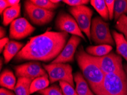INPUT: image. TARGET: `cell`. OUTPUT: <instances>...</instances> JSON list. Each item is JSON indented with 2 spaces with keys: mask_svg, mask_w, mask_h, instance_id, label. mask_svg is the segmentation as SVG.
<instances>
[{
  "mask_svg": "<svg viewBox=\"0 0 127 95\" xmlns=\"http://www.w3.org/2000/svg\"><path fill=\"white\" fill-rule=\"evenodd\" d=\"M68 37L69 34L66 32L47 30L43 34L31 38L14 57V61H53L62 51Z\"/></svg>",
  "mask_w": 127,
  "mask_h": 95,
  "instance_id": "obj_1",
  "label": "cell"
},
{
  "mask_svg": "<svg viewBox=\"0 0 127 95\" xmlns=\"http://www.w3.org/2000/svg\"><path fill=\"white\" fill-rule=\"evenodd\" d=\"M75 57L84 79L87 81L92 92L96 95L103 84L105 74L97 64L84 50L83 46L78 47Z\"/></svg>",
  "mask_w": 127,
  "mask_h": 95,
  "instance_id": "obj_2",
  "label": "cell"
},
{
  "mask_svg": "<svg viewBox=\"0 0 127 95\" xmlns=\"http://www.w3.org/2000/svg\"><path fill=\"white\" fill-rule=\"evenodd\" d=\"M96 95H127V75L124 69L119 73L105 75Z\"/></svg>",
  "mask_w": 127,
  "mask_h": 95,
  "instance_id": "obj_3",
  "label": "cell"
},
{
  "mask_svg": "<svg viewBox=\"0 0 127 95\" xmlns=\"http://www.w3.org/2000/svg\"><path fill=\"white\" fill-rule=\"evenodd\" d=\"M91 40L97 45L108 44L113 46L115 42L109 28V24L100 17L92 20L91 27Z\"/></svg>",
  "mask_w": 127,
  "mask_h": 95,
  "instance_id": "obj_4",
  "label": "cell"
},
{
  "mask_svg": "<svg viewBox=\"0 0 127 95\" xmlns=\"http://www.w3.org/2000/svg\"><path fill=\"white\" fill-rule=\"evenodd\" d=\"M43 67L49 75L51 84H53L58 81H64L74 87L72 68L69 64L50 63L49 64H43Z\"/></svg>",
  "mask_w": 127,
  "mask_h": 95,
  "instance_id": "obj_5",
  "label": "cell"
},
{
  "mask_svg": "<svg viewBox=\"0 0 127 95\" xmlns=\"http://www.w3.org/2000/svg\"><path fill=\"white\" fill-rule=\"evenodd\" d=\"M24 8L27 17L32 24L37 26H43L49 24L55 14V11L38 7L28 0L25 1Z\"/></svg>",
  "mask_w": 127,
  "mask_h": 95,
  "instance_id": "obj_6",
  "label": "cell"
},
{
  "mask_svg": "<svg viewBox=\"0 0 127 95\" xmlns=\"http://www.w3.org/2000/svg\"><path fill=\"white\" fill-rule=\"evenodd\" d=\"M68 10L70 14L76 20L80 30L86 35L87 37L91 42V18L93 15L92 10L86 5L70 6Z\"/></svg>",
  "mask_w": 127,
  "mask_h": 95,
  "instance_id": "obj_7",
  "label": "cell"
},
{
  "mask_svg": "<svg viewBox=\"0 0 127 95\" xmlns=\"http://www.w3.org/2000/svg\"><path fill=\"white\" fill-rule=\"evenodd\" d=\"M90 57L97 64L105 75L119 73L124 69L122 57L113 52L103 57H94L92 55Z\"/></svg>",
  "mask_w": 127,
  "mask_h": 95,
  "instance_id": "obj_8",
  "label": "cell"
},
{
  "mask_svg": "<svg viewBox=\"0 0 127 95\" xmlns=\"http://www.w3.org/2000/svg\"><path fill=\"white\" fill-rule=\"evenodd\" d=\"M55 28L59 32H66L76 35L86 40V38L79 27L75 18L72 15L64 11L59 13L55 20Z\"/></svg>",
  "mask_w": 127,
  "mask_h": 95,
  "instance_id": "obj_9",
  "label": "cell"
},
{
  "mask_svg": "<svg viewBox=\"0 0 127 95\" xmlns=\"http://www.w3.org/2000/svg\"><path fill=\"white\" fill-rule=\"evenodd\" d=\"M16 76L26 77L32 80L38 77L49 76L39 62H30L14 67Z\"/></svg>",
  "mask_w": 127,
  "mask_h": 95,
  "instance_id": "obj_10",
  "label": "cell"
},
{
  "mask_svg": "<svg viewBox=\"0 0 127 95\" xmlns=\"http://www.w3.org/2000/svg\"><path fill=\"white\" fill-rule=\"evenodd\" d=\"M35 30V28L26 19L17 18L10 24L9 37L12 39H22L30 35Z\"/></svg>",
  "mask_w": 127,
  "mask_h": 95,
  "instance_id": "obj_11",
  "label": "cell"
},
{
  "mask_svg": "<svg viewBox=\"0 0 127 95\" xmlns=\"http://www.w3.org/2000/svg\"><path fill=\"white\" fill-rule=\"evenodd\" d=\"M82 38L79 36H71L62 51L56 59L51 62V63H67L68 62H74L77 48Z\"/></svg>",
  "mask_w": 127,
  "mask_h": 95,
  "instance_id": "obj_12",
  "label": "cell"
},
{
  "mask_svg": "<svg viewBox=\"0 0 127 95\" xmlns=\"http://www.w3.org/2000/svg\"><path fill=\"white\" fill-rule=\"evenodd\" d=\"M24 44L15 40H10L9 42L3 49V55L5 63H8L13 58L17 55L23 47Z\"/></svg>",
  "mask_w": 127,
  "mask_h": 95,
  "instance_id": "obj_13",
  "label": "cell"
},
{
  "mask_svg": "<svg viewBox=\"0 0 127 95\" xmlns=\"http://www.w3.org/2000/svg\"><path fill=\"white\" fill-rule=\"evenodd\" d=\"M74 81L76 83V91L78 95H95L90 88L87 81L79 72L74 73Z\"/></svg>",
  "mask_w": 127,
  "mask_h": 95,
  "instance_id": "obj_14",
  "label": "cell"
},
{
  "mask_svg": "<svg viewBox=\"0 0 127 95\" xmlns=\"http://www.w3.org/2000/svg\"><path fill=\"white\" fill-rule=\"evenodd\" d=\"M112 35L116 46V52L127 62V40L123 34L112 30Z\"/></svg>",
  "mask_w": 127,
  "mask_h": 95,
  "instance_id": "obj_15",
  "label": "cell"
},
{
  "mask_svg": "<svg viewBox=\"0 0 127 95\" xmlns=\"http://www.w3.org/2000/svg\"><path fill=\"white\" fill-rule=\"evenodd\" d=\"M16 84V78L12 71L5 69L2 72L0 76V85L2 88L14 91Z\"/></svg>",
  "mask_w": 127,
  "mask_h": 95,
  "instance_id": "obj_16",
  "label": "cell"
},
{
  "mask_svg": "<svg viewBox=\"0 0 127 95\" xmlns=\"http://www.w3.org/2000/svg\"><path fill=\"white\" fill-rule=\"evenodd\" d=\"M20 14L21 3L15 6L7 7L3 13V25L6 26L11 24V22L20 16Z\"/></svg>",
  "mask_w": 127,
  "mask_h": 95,
  "instance_id": "obj_17",
  "label": "cell"
},
{
  "mask_svg": "<svg viewBox=\"0 0 127 95\" xmlns=\"http://www.w3.org/2000/svg\"><path fill=\"white\" fill-rule=\"evenodd\" d=\"M32 79L26 77H19L17 80L14 92L16 95H30V86Z\"/></svg>",
  "mask_w": 127,
  "mask_h": 95,
  "instance_id": "obj_18",
  "label": "cell"
},
{
  "mask_svg": "<svg viewBox=\"0 0 127 95\" xmlns=\"http://www.w3.org/2000/svg\"><path fill=\"white\" fill-rule=\"evenodd\" d=\"M112 46L108 44H100L88 46L86 51L88 54L94 57H103L108 54L112 50Z\"/></svg>",
  "mask_w": 127,
  "mask_h": 95,
  "instance_id": "obj_19",
  "label": "cell"
},
{
  "mask_svg": "<svg viewBox=\"0 0 127 95\" xmlns=\"http://www.w3.org/2000/svg\"><path fill=\"white\" fill-rule=\"evenodd\" d=\"M50 80H49V76H44L38 77L32 80L30 86V94H32L38 91L45 90L49 87Z\"/></svg>",
  "mask_w": 127,
  "mask_h": 95,
  "instance_id": "obj_20",
  "label": "cell"
},
{
  "mask_svg": "<svg viewBox=\"0 0 127 95\" xmlns=\"http://www.w3.org/2000/svg\"><path fill=\"white\" fill-rule=\"evenodd\" d=\"M90 3L94 7V8L97 11V12L100 14L104 21H108V19H109V13L105 1L104 0H91L90 1Z\"/></svg>",
  "mask_w": 127,
  "mask_h": 95,
  "instance_id": "obj_21",
  "label": "cell"
},
{
  "mask_svg": "<svg viewBox=\"0 0 127 95\" xmlns=\"http://www.w3.org/2000/svg\"><path fill=\"white\" fill-rule=\"evenodd\" d=\"M127 14V0H117L115 1L114 19L116 21L123 15Z\"/></svg>",
  "mask_w": 127,
  "mask_h": 95,
  "instance_id": "obj_22",
  "label": "cell"
},
{
  "mask_svg": "<svg viewBox=\"0 0 127 95\" xmlns=\"http://www.w3.org/2000/svg\"><path fill=\"white\" fill-rule=\"evenodd\" d=\"M115 28L121 34H123L127 40V16L126 15H123L118 19L115 25Z\"/></svg>",
  "mask_w": 127,
  "mask_h": 95,
  "instance_id": "obj_23",
  "label": "cell"
},
{
  "mask_svg": "<svg viewBox=\"0 0 127 95\" xmlns=\"http://www.w3.org/2000/svg\"><path fill=\"white\" fill-rule=\"evenodd\" d=\"M31 2L37 6L49 10H53L59 6L58 4H54L51 0H30Z\"/></svg>",
  "mask_w": 127,
  "mask_h": 95,
  "instance_id": "obj_24",
  "label": "cell"
},
{
  "mask_svg": "<svg viewBox=\"0 0 127 95\" xmlns=\"http://www.w3.org/2000/svg\"><path fill=\"white\" fill-rule=\"evenodd\" d=\"M38 93L42 95H64L61 87L57 84H53L45 90L38 91Z\"/></svg>",
  "mask_w": 127,
  "mask_h": 95,
  "instance_id": "obj_25",
  "label": "cell"
},
{
  "mask_svg": "<svg viewBox=\"0 0 127 95\" xmlns=\"http://www.w3.org/2000/svg\"><path fill=\"white\" fill-rule=\"evenodd\" d=\"M59 83L64 95H78L76 91L69 83L64 81H60Z\"/></svg>",
  "mask_w": 127,
  "mask_h": 95,
  "instance_id": "obj_26",
  "label": "cell"
},
{
  "mask_svg": "<svg viewBox=\"0 0 127 95\" xmlns=\"http://www.w3.org/2000/svg\"><path fill=\"white\" fill-rule=\"evenodd\" d=\"M70 6H79L81 5H85L90 2L88 0H63L62 1Z\"/></svg>",
  "mask_w": 127,
  "mask_h": 95,
  "instance_id": "obj_27",
  "label": "cell"
},
{
  "mask_svg": "<svg viewBox=\"0 0 127 95\" xmlns=\"http://www.w3.org/2000/svg\"><path fill=\"white\" fill-rule=\"evenodd\" d=\"M108 10L109 13V20H112L114 18V9H115V1L113 0H105Z\"/></svg>",
  "mask_w": 127,
  "mask_h": 95,
  "instance_id": "obj_28",
  "label": "cell"
},
{
  "mask_svg": "<svg viewBox=\"0 0 127 95\" xmlns=\"http://www.w3.org/2000/svg\"><path fill=\"white\" fill-rule=\"evenodd\" d=\"M9 7L6 0H1L0 1V14H2L6 9Z\"/></svg>",
  "mask_w": 127,
  "mask_h": 95,
  "instance_id": "obj_29",
  "label": "cell"
},
{
  "mask_svg": "<svg viewBox=\"0 0 127 95\" xmlns=\"http://www.w3.org/2000/svg\"><path fill=\"white\" fill-rule=\"evenodd\" d=\"M9 38H3L1 39L0 40V51L2 52V50L5 48L6 45L9 43Z\"/></svg>",
  "mask_w": 127,
  "mask_h": 95,
  "instance_id": "obj_30",
  "label": "cell"
},
{
  "mask_svg": "<svg viewBox=\"0 0 127 95\" xmlns=\"http://www.w3.org/2000/svg\"><path fill=\"white\" fill-rule=\"evenodd\" d=\"M0 95H16L12 91L7 90L6 88H2L0 90Z\"/></svg>",
  "mask_w": 127,
  "mask_h": 95,
  "instance_id": "obj_31",
  "label": "cell"
},
{
  "mask_svg": "<svg viewBox=\"0 0 127 95\" xmlns=\"http://www.w3.org/2000/svg\"><path fill=\"white\" fill-rule=\"evenodd\" d=\"M7 5L9 7L15 6L18 5L20 3V0H6Z\"/></svg>",
  "mask_w": 127,
  "mask_h": 95,
  "instance_id": "obj_32",
  "label": "cell"
},
{
  "mask_svg": "<svg viewBox=\"0 0 127 95\" xmlns=\"http://www.w3.org/2000/svg\"><path fill=\"white\" fill-rule=\"evenodd\" d=\"M0 38L1 39H2L3 38H5V36L6 35V30L5 29H3L2 27H1L0 28Z\"/></svg>",
  "mask_w": 127,
  "mask_h": 95,
  "instance_id": "obj_33",
  "label": "cell"
},
{
  "mask_svg": "<svg viewBox=\"0 0 127 95\" xmlns=\"http://www.w3.org/2000/svg\"><path fill=\"white\" fill-rule=\"evenodd\" d=\"M51 1L54 4H58L61 1H59V0H51Z\"/></svg>",
  "mask_w": 127,
  "mask_h": 95,
  "instance_id": "obj_34",
  "label": "cell"
},
{
  "mask_svg": "<svg viewBox=\"0 0 127 95\" xmlns=\"http://www.w3.org/2000/svg\"><path fill=\"white\" fill-rule=\"evenodd\" d=\"M124 70H125V71H126V72L127 75V64H125L124 65Z\"/></svg>",
  "mask_w": 127,
  "mask_h": 95,
  "instance_id": "obj_35",
  "label": "cell"
},
{
  "mask_svg": "<svg viewBox=\"0 0 127 95\" xmlns=\"http://www.w3.org/2000/svg\"><path fill=\"white\" fill-rule=\"evenodd\" d=\"M2 58H1V61H0V63H1V69H2Z\"/></svg>",
  "mask_w": 127,
  "mask_h": 95,
  "instance_id": "obj_36",
  "label": "cell"
},
{
  "mask_svg": "<svg viewBox=\"0 0 127 95\" xmlns=\"http://www.w3.org/2000/svg\"></svg>",
  "mask_w": 127,
  "mask_h": 95,
  "instance_id": "obj_37",
  "label": "cell"
}]
</instances>
